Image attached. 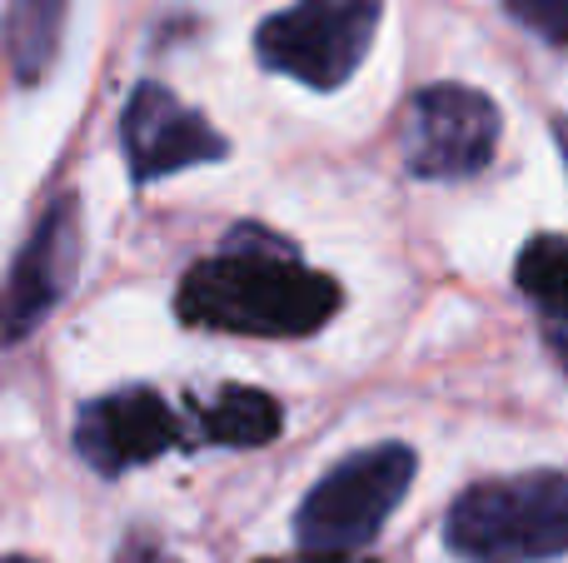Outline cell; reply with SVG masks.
<instances>
[{
    "label": "cell",
    "instance_id": "4",
    "mask_svg": "<svg viewBox=\"0 0 568 563\" xmlns=\"http://www.w3.org/2000/svg\"><path fill=\"white\" fill-rule=\"evenodd\" d=\"M379 16L384 0H294L255 30V55L310 90H339L369 55Z\"/></svg>",
    "mask_w": 568,
    "mask_h": 563
},
{
    "label": "cell",
    "instance_id": "8",
    "mask_svg": "<svg viewBox=\"0 0 568 563\" xmlns=\"http://www.w3.org/2000/svg\"><path fill=\"white\" fill-rule=\"evenodd\" d=\"M175 444H180V419L150 385H130L115 389V395L90 399L75 419V454L105 479H120L140 464H155Z\"/></svg>",
    "mask_w": 568,
    "mask_h": 563
},
{
    "label": "cell",
    "instance_id": "10",
    "mask_svg": "<svg viewBox=\"0 0 568 563\" xmlns=\"http://www.w3.org/2000/svg\"><path fill=\"white\" fill-rule=\"evenodd\" d=\"M514 279L519 289L539 305L544 335H549V349L564 355V325H568V245L564 235H534L524 245L519 265H514Z\"/></svg>",
    "mask_w": 568,
    "mask_h": 563
},
{
    "label": "cell",
    "instance_id": "7",
    "mask_svg": "<svg viewBox=\"0 0 568 563\" xmlns=\"http://www.w3.org/2000/svg\"><path fill=\"white\" fill-rule=\"evenodd\" d=\"M120 145H125V165L135 185H150V180L180 175V170L195 165H215V160L230 155V140L160 80L135 85V95L125 100Z\"/></svg>",
    "mask_w": 568,
    "mask_h": 563
},
{
    "label": "cell",
    "instance_id": "2",
    "mask_svg": "<svg viewBox=\"0 0 568 563\" xmlns=\"http://www.w3.org/2000/svg\"><path fill=\"white\" fill-rule=\"evenodd\" d=\"M444 544L464 563H544L568 549V474L484 479L454 499L444 519Z\"/></svg>",
    "mask_w": 568,
    "mask_h": 563
},
{
    "label": "cell",
    "instance_id": "6",
    "mask_svg": "<svg viewBox=\"0 0 568 563\" xmlns=\"http://www.w3.org/2000/svg\"><path fill=\"white\" fill-rule=\"evenodd\" d=\"M80 275V205L75 195H55L36 219L26 249L16 255L6 285H0V349L30 339L60 309Z\"/></svg>",
    "mask_w": 568,
    "mask_h": 563
},
{
    "label": "cell",
    "instance_id": "15",
    "mask_svg": "<svg viewBox=\"0 0 568 563\" xmlns=\"http://www.w3.org/2000/svg\"><path fill=\"white\" fill-rule=\"evenodd\" d=\"M0 563H36V559H0Z\"/></svg>",
    "mask_w": 568,
    "mask_h": 563
},
{
    "label": "cell",
    "instance_id": "12",
    "mask_svg": "<svg viewBox=\"0 0 568 563\" xmlns=\"http://www.w3.org/2000/svg\"><path fill=\"white\" fill-rule=\"evenodd\" d=\"M504 10L524 30H534L544 45H568V0H504Z\"/></svg>",
    "mask_w": 568,
    "mask_h": 563
},
{
    "label": "cell",
    "instance_id": "14",
    "mask_svg": "<svg viewBox=\"0 0 568 563\" xmlns=\"http://www.w3.org/2000/svg\"><path fill=\"white\" fill-rule=\"evenodd\" d=\"M265 563H374V559H324V554H304V559H265Z\"/></svg>",
    "mask_w": 568,
    "mask_h": 563
},
{
    "label": "cell",
    "instance_id": "9",
    "mask_svg": "<svg viewBox=\"0 0 568 563\" xmlns=\"http://www.w3.org/2000/svg\"><path fill=\"white\" fill-rule=\"evenodd\" d=\"M70 0H6V60L20 85H36L60 55Z\"/></svg>",
    "mask_w": 568,
    "mask_h": 563
},
{
    "label": "cell",
    "instance_id": "11",
    "mask_svg": "<svg viewBox=\"0 0 568 563\" xmlns=\"http://www.w3.org/2000/svg\"><path fill=\"white\" fill-rule=\"evenodd\" d=\"M200 429L210 444L225 449H260L284 429V409L265 389H245V385H225L220 399H210L200 409Z\"/></svg>",
    "mask_w": 568,
    "mask_h": 563
},
{
    "label": "cell",
    "instance_id": "1",
    "mask_svg": "<svg viewBox=\"0 0 568 563\" xmlns=\"http://www.w3.org/2000/svg\"><path fill=\"white\" fill-rule=\"evenodd\" d=\"M339 285L310 269L294 245L235 229L220 255L200 259L180 285V319L190 329L245 339H304L339 309Z\"/></svg>",
    "mask_w": 568,
    "mask_h": 563
},
{
    "label": "cell",
    "instance_id": "3",
    "mask_svg": "<svg viewBox=\"0 0 568 563\" xmlns=\"http://www.w3.org/2000/svg\"><path fill=\"white\" fill-rule=\"evenodd\" d=\"M414 469H419V459L409 444H374L324 469L320 484L304 494L300 514H294L300 549L324 559L364 554L384 534L389 514L404 504Z\"/></svg>",
    "mask_w": 568,
    "mask_h": 563
},
{
    "label": "cell",
    "instance_id": "13",
    "mask_svg": "<svg viewBox=\"0 0 568 563\" xmlns=\"http://www.w3.org/2000/svg\"><path fill=\"white\" fill-rule=\"evenodd\" d=\"M115 563H180L175 554H165V549H155L150 539H125L120 544V559Z\"/></svg>",
    "mask_w": 568,
    "mask_h": 563
},
{
    "label": "cell",
    "instance_id": "5",
    "mask_svg": "<svg viewBox=\"0 0 568 563\" xmlns=\"http://www.w3.org/2000/svg\"><path fill=\"white\" fill-rule=\"evenodd\" d=\"M499 105L474 85H424L404 110V165L419 180H469L499 150Z\"/></svg>",
    "mask_w": 568,
    "mask_h": 563
}]
</instances>
